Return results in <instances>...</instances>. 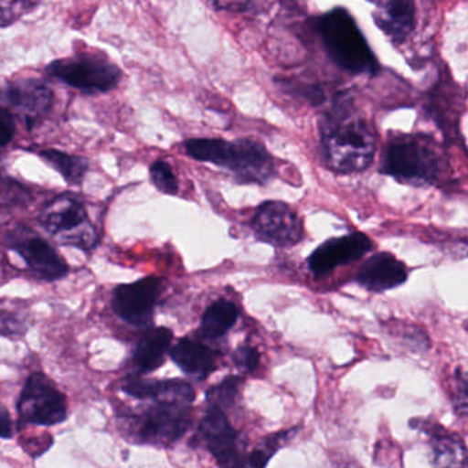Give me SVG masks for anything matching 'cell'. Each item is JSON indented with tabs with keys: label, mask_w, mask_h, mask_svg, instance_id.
<instances>
[{
	"label": "cell",
	"mask_w": 468,
	"mask_h": 468,
	"mask_svg": "<svg viewBox=\"0 0 468 468\" xmlns=\"http://www.w3.org/2000/svg\"><path fill=\"white\" fill-rule=\"evenodd\" d=\"M185 147L194 160L229 169L242 185H265L275 176L272 155L253 139H190Z\"/></svg>",
	"instance_id": "1"
},
{
	"label": "cell",
	"mask_w": 468,
	"mask_h": 468,
	"mask_svg": "<svg viewBox=\"0 0 468 468\" xmlns=\"http://www.w3.org/2000/svg\"><path fill=\"white\" fill-rule=\"evenodd\" d=\"M325 163L339 174L364 171L371 165L377 152V136L366 120L346 117L323 130Z\"/></svg>",
	"instance_id": "2"
},
{
	"label": "cell",
	"mask_w": 468,
	"mask_h": 468,
	"mask_svg": "<svg viewBox=\"0 0 468 468\" xmlns=\"http://www.w3.org/2000/svg\"><path fill=\"white\" fill-rule=\"evenodd\" d=\"M319 31L328 56L338 67L352 73L377 72V59L346 10L335 9L323 16Z\"/></svg>",
	"instance_id": "3"
},
{
	"label": "cell",
	"mask_w": 468,
	"mask_h": 468,
	"mask_svg": "<svg viewBox=\"0 0 468 468\" xmlns=\"http://www.w3.org/2000/svg\"><path fill=\"white\" fill-rule=\"evenodd\" d=\"M382 172L407 185H431L442 174V160L424 136H399L386 147Z\"/></svg>",
	"instance_id": "4"
},
{
	"label": "cell",
	"mask_w": 468,
	"mask_h": 468,
	"mask_svg": "<svg viewBox=\"0 0 468 468\" xmlns=\"http://www.w3.org/2000/svg\"><path fill=\"white\" fill-rule=\"evenodd\" d=\"M43 229L61 245L91 251L100 235L92 226L83 202L70 193L56 197L43 207L39 216Z\"/></svg>",
	"instance_id": "5"
},
{
	"label": "cell",
	"mask_w": 468,
	"mask_h": 468,
	"mask_svg": "<svg viewBox=\"0 0 468 468\" xmlns=\"http://www.w3.org/2000/svg\"><path fill=\"white\" fill-rule=\"evenodd\" d=\"M50 78L87 95L105 94L119 86L122 73L105 57L80 54L56 59L46 68Z\"/></svg>",
	"instance_id": "6"
},
{
	"label": "cell",
	"mask_w": 468,
	"mask_h": 468,
	"mask_svg": "<svg viewBox=\"0 0 468 468\" xmlns=\"http://www.w3.org/2000/svg\"><path fill=\"white\" fill-rule=\"evenodd\" d=\"M20 423L57 426L68 418L67 399L42 372L29 375L17 404Z\"/></svg>",
	"instance_id": "7"
},
{
	"label": "cell",
	"mask_w": 468,
	"mask_h": 468,
	"mask_svg": "<svg viewBox=\"0 0 468 468\" xmlns=\"http://www.w3.org/2000/svg\"><path fill=\"white\" fill-rule=\"evenodd\" d=\"M133 424L138 442L168 446L180 440L190 429V405L155 401L152 408L133 416Z\"/></svg>",
	"instance_id": "8"
},
{
	"label": "cell",
	"mask_w": 468,
	"mask_h": 468,
	"mask_svg": "<svg viewBox=\"0 0 468 468\" xmlns=\"http://www.w3.org/2000/svg\"><path fill=\"white\" fill-rule=\"evenodd\" d=\"M163 287L164 281L157 276H147L133 283L120 284L114 289L112 308L127 324L136 328L150 327Z\"/></svg>",
	"instance_id": "9"
},
{
	"label": "cell",
	"mask_w": 468,
	"mask_h": 468,
	"mask_svg": "<svg viewBox=\"0 0 468 468\" xmlns=\"http://www.w3.org/2000/svg\"><path fill=\"white\" fill-rule=\"evenodd\" d=\"M6 243L10 250L16 251L27 267L43 281H59L69 273V265L59 256L58 251L26 226H17L12 229L7 234Z\"/></svg>",
	"instance_id": "10"
},
{
	"label": "cell",
	"mask_w": 468,
	"mask_h": 468,
	"mask_svg": "<svg viewBox=\"0 0 468 468\" xmlns=\"http://www.w3.org/2000/svg\"><path fill=\"white\" fill-rule=\"evenodd\" d=\"M257 239L276 248H289L303 239L300 216L284 202L267 201L257 207L251 220Z\"/></svg>",
	"instance_id": "11"
},
{
	"label": "cell",
	"mask_w": 468,
	"mask_h": 468,
	"mask_svg": "<svg viewBox=\"0 0 468 468\" xmlns=\"http://www.w3.org/2000/svg\"><path fill=\"white\" fill-rule=\"evenodd\" d=\"M4 101L31 130L50 113L54 92L42 79H16L4 90Z\"/></svg>",
	"instance_id": "12"
},
{
	"label": "cell",
	"mask_w": 468,
	"mask_h": 468,
	"mask_svg": "<svg viewBox=\"0 0 468 468\" xmlns=\"http://www.w3.org/2000/svg\"><path fill=\"white\" fill-rule=\"evenodd\" d=\"M372 246L374 242L363 232L331 238L308 257L309 270L316 278L330 275L336 268L366 256Z\"/></svg>",
	"instance_id": "13"
},
{
	"label": "cell",
	"mask_w": 468,
	"mask_h": 468,
	"mask_svg": "<svg viewBox=\"0 0 468 468\" xmlns=\"http://www.w3.org/2000/svg\"><path fill=\"white\" fill-rule=\"evenodd\" d=\"M198 431L218 465L231 467L239 464L237 462L238 432L229 423L223 408L209 405L201 419Z\"/></svg>",
	"instance_id": "14"
},
{
	"label": "cell",
	"mask_w": 468,
	"mask_h": 468,
	"mask_svg": "<svg viewBox=\"0 0 468 468\" xmlns=\"http://www.w3.org/2000/svg\"><path fill=\"white\" fill-rule=\"evenodd\" d=\"M122 391L135 399L179 402L191 405L196 399L193 386L180 379H144L141 375H130L122 380Z\"/></svg>",
	"instance_id": "15"
},
{
	"label": "cell",
	"mask_w": 468,
	"mask_h": 468,
	"mask_svg": "<svg viewBox=\"0 0 468 468\" xmlns=\"http://www.w3.org/2000/svg\"><path fill=\"white\" fill-rule=\"evenodd\" d=\"M408 278L404 262L390 253H378L369 257L357 272V282L364 289L374 292L401 286Z\"/></svg>",
	"instance_id": "16"
},
{
	"label": "cell",
	"mask_w": 468,
	"mask_h": 468,
	"mask_svg": "<svg viewBox=\"0 0 468 468\" xmlns=\"http://www.w3.org/2000/svg\"><path fill=\"white\" fill-rule=\"evenodd\" d=\"M174 333L166 327H152L141 336L133 352V360L139 374H150L163 366L171 350Z\"/></svg>",
	"instance_id": "17"
},
{
	"label": "cell",
	"mask_w": 468,
	"mask_h": 468,
	"mask_svg": "<svg viewBox=\"0 0 468 468\" xmlns=\"http://www.w3.org/2000/svg\"><path fill=\"white\" fill-rule=\"evenodd\" d=\"M174 363L185 374L205 380L216 369V358L212 350L201 342L190 338H182L169 350Z\"/></svg>",
	"instance_id": "18"
},
{
	"label": "cell",
	"mask_w": 468,
	"mask_h": 468,
	"mask_svg": "<svg viewBox=\"0 0 468 468\" xmlns=\"http://www.w3.org/2000/svg\"><path fill=\"white\" fill-rule=\"evenodd\" d=\"M420 427L430 438L432 464L437 467L468 465V452L459 435L449 432L443 427L438 426V423L431 421H421Z\"/></svg>",
	"instance_id": "19"
},
{
	"label": "cell",
	"mask_w": 468,
	"mask_h": 468,
	"mask_svg": "<svg viewBox=\"0 0 468 468\" xmlns=\"http://www.w3.org/2000/svg\"><path fill=\"white\" fill-rule=\"evenodd\" d=\"M375 20L394 42H404L415 27V4L413 0H386L378 10Z\"/></svg>",
	"instance_id": "20"
},
{
	"label": "cell",
	"mask_w": 468,
	"mask_h": 468,
	"mask_svg": "<svg viewBox=\"0 0 468 468\" xmlns=\"http://www.w3.org/2000/svg\"><path fill=\"white\" fill-rule=\"evenodd\" d=\"M238 316L239 312L237 305L227 298H220L210 303L202 314L199 333L204 338L212 339V341L223 338L234 327Z\"/></svg>",
	"instance_id": "21"
},
{
	"label": "cell",
	"mask_w": 468,
	"mask_h": 468,
	"mask_svg": "<svg viewBox=\"0 0 468 468\" xmlns=\"http://www.w3.org/2000/svg\"><path fill=\"white\" fill-rule=\"evenodd\" d=\"M39 155L64 177L68 185L80 186L89 172V161L79 155L67 154L54 149L42 150Z\"/></svg>",
	"instance_id": "22"
},
{
	"label": "cell",
	"mask_w": 468,
	"mask_h": 468,
	"mask_svg": "<svg viewBox=\"0 0 468 468\" xmlns=\"http://www.w3.org/2000/svg\"><path fill=\"white\" fill-rule=\"evenodd\" d=\"M242 385V378L234 377V375L227 377L223 382L207 390V405H218L221 408L229 407V405L234 404Z\"/></svg>",
	"instance_id": "23"
},
{
	"label": "cell",
	"mask_w": 468,
	"mask_h": 468,
	"mask_svg": "<svg viewBox=\"0 0 468 468\" xmlns=\"http://www.w3.org/2000/svg\"><path fill=\"white\" fill-rule=\"evenodd\" d=\"M150 177L158 191L166 196H176L179 185H177L176 176H175L168 161L157 160L153 163V165L150 166Z\"/></svg>",
	"instance_id": "24"
},
{
	"label": "cell",
	"mask_w": 468,
	"mask_h": 468,
	"mask_svg": "<svg viewBox=\"0 0 468 468\" xmlns=\"http://www.w3.org/2000/svg\"><path fill=\"white\" fill-rule=\"evenodd\" d=\"M0 2H2L0 23L4 28L13 26L16 21L34 12L40 5V0H0Z\"/></svg>",
	"instance_id": "25"
},
{
	"label": "cell",
	"mask_w": 468,
	"mask_h": 468,
	"mask_svg": "<svg viewBox=\"0 0 468 468\" xmlns=\"http://www.w3.org/2000/svg\"><path fill=\"white\" fill-rule=\"evenodd\" d=\"M452 402L459 415L468 416V372L462 371L460 368L454 371Z\"/></svg>",
	"instance_id": "26"
},
{
	"label": "cell",
	"mask_w": 468,
	"mask_h": 468,
	"mask_svg": "<svg viewBox=\"0 0 468 468\" xmlns=\"http://www.w3.org/2000/svg\"><path fill=\"white\" fill-rule=\"evenodd\" d=\"M232 361L238 368L245 372H253L260 364V352L253 346L238 347L232 355Z\"/></svg>",
	"instance_id": "27"
},
{
	"label": "cell",
	"mask_w": 468,
	"mask_h": 468,
	"mask_svg": "<svg viewBox=\"0 0 468 468\" xmlns=\"http://www.w3.org/2000/svg\"><path fill=\"white\" fill-rule=\"evenodd\" d=\"M16 122L13 112L7 108L2 109L0 113V144L6 147L15 138Z\"/></svg>",
	"instance_id": "28"
},
{
	"label": "cell",
	"mask_w": 468,
	"mask_h": 468,
	"mask_svg": "<svg viewBox=\"0 0 468 468\" xmlns=\"http://www.w3.org/2000/svg\"><path fill=\"white\" fill-rule=\"evenodd\" d=\"M218 10H245L249 0H209Z\"/></svg>",
	"instance_id": "29"
},
{
	"label": "cell",
	"mask_w": 468,
	"mask_h": 468,
	"mask_svg": "<svg viewBox=\"0 0 468 468\" xmlns=\"http://www.w3.org/2000/svg\"><path fill=\"white\" fill-rule=\"evenodd\" d=\"M271 457L265 453L264 449H257L248 457V464L251 467H265Z\"/></svg>",
	"instance_id": "30"
},
{
	"label": "cell",
	"mask_w": 468,
	"mask_h": 468,
	"mask_svg": "<svg viewBox=\"0 0 468 468\" xmlns=\"http://www.w3.org/2000/svg\"><path fill=\"white\" fill-rule=\"evenodd\" d=\"M0 423H2V430H0V435L4 440H10L13 437V424L12 418H10L9 412H7L6 408L2 410V419H0Z\"/></svg>",
	"instance_id": "31"
}]
</instances>
